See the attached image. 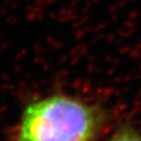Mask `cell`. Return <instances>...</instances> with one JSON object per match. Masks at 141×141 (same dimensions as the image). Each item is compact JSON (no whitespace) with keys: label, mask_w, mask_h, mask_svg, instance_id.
I'll use <instances>...</instances> for the list:
<instances>
[{"label":"cell","mask_w":141,"mask_h":141,"mask_svg":"<svg viewBox=\"0 0 141 141\" xmlns=\"http://www.w3.org/2000/svg\"><path fill=\"white\" fill-rule=\"evenodd\" d=\"M100 120L93 107L71 97L52 96L26 108L18 141H92Z\"/></svg>","instance_id":"6da1fadb"},{"label":"cell","mask_w":141,"mask_h":141,"mask_svg":"<svg viewBox=\"0 0 141 141\" xmlns=\"http://www.w3.org/2000/svg\"><path fill=\"white\" fill-rule=\"evenodd\" d=\"M111 141H141V136L130 128H124L115 135Z\"/></svg>","instance_id":"7a4b0ae2"}]
</instances>
